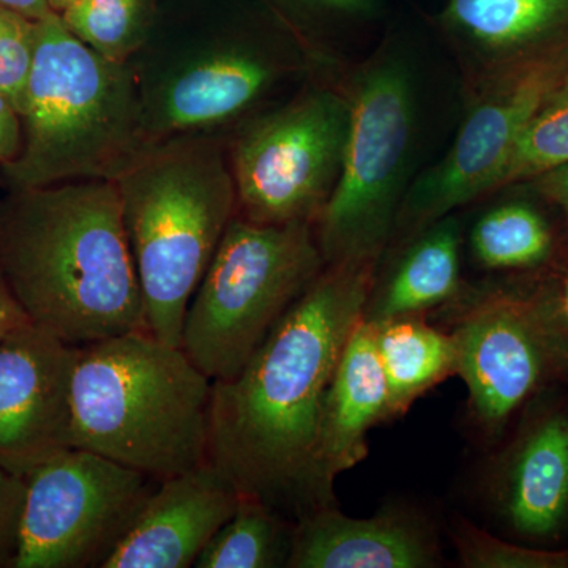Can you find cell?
Masks as SVG:
<instances>
[{
  "mask_svg": "<svg viewBox=\"0 0 568 568\" xmlns=\"http://www.w3.org/2000/svg\"><path fill=\"white\" fill-rule=\"evenodd\" d=\"M376 263L327 264L233 379L213 381L209 462L295 523L335 507L320 465L325 394L364 317Z\"/></svg>",
  "mask_w": 568,
  "mask_h": 568,
  "instance_id": "6da1fadb",
  "label": "cell"
},
{
  "mask_svg": "<svg viewBox=\"0 0 568 568\" xmlns=\"http://www.w3.org/2000/svg\"><path fill=\"white\" fill-rule=\"evenodd\" d=\"M0 275L31 324L67 345L149 331L115 182L9 190Z\"/></svg>",
  "mask_w": 568,
  "mask_h": 568,
  "instance_id": "7a4b0ae2",
  "label": "cell"
},
{
  "mask_svg": "<svg viewBox=\"0 0 568 568\" xmlns=\"http://www.w3.org/2000/svg\"><path fill=\"white\" fill-rule=\"evenodd\" d=\"M18 114L20 153L0 168L7 190L115 182L153 144L132 65L85 47L55 11L36 21Z\"/></svg>",
  "mask_w": 568,
  "mask_h": 568,
  "instance_id": "3957f363",
  "label": "cell"
},
{
  "mask_svg": "<svg viewBox=\"0 0 568 568\" xmlns=\"http://www.w3.org/2000/svg\"><path fill=\"white\" fill-rule=\"evenodd\" d=\"M211 377L149 331L78 347L71 447L164 480L209 463Z\"/></svg>",
  "mask_w": 568,
  "mask_h": 568,
  "instance_id": "277c9868",
  "label": "cell"
},
{
  "mask_svg": "<svg viewBox=\"0 0 568 568\" xmlns=\"http://www.w3.org/2000/svg\"><path fill=\"white\" fill-rule=\"evenodd\" d=\"M115 185L149 332L181 347L186 308L237 215L226 142L220 133L153 142Z\"/></svg>",
  "mask_w": 568,
  "mask_h": 568,
  "instance_id": "5b68a950",
  "label": "cell"
},
{
  "mask_svg": "<svg viewBox=\"0 0 568 568\" xmlns=\"http://www.w3.org/2000/svg\"><path fill=\"white\" fill-rule=\"evenodd\" d=\"M324 267L315 224L235 215L186 308L182 349L212 381L233 379Z\"/></svg>",
  "mask_w": 568,
  "mask_h": 568,
  "instance_id": "8992f818",
  "label": "cell"
},
{
  "mask_svg": "<svg viewBox=\"0 0 568 568\" xmlns=\"http://www.w3.org/2000/svg\"><path fill=\"white\" fill-rule=\"evenodd\" d=\"M450 336L470 416L499 440L541 395L568 386L562 284L544 278L496 286L459 306Z\"/></svg>",
  "mask_w": 568,
  "mask_h": 568,
  "instance_id": "52a82bcc",
  "label": "cell"
},
{
  "mask_svg": "<svg viewBox=\"0 0 568 568\" xmlns=\"http://www.w3.org/2000/svg\"><path fill=\"white\" fill-rule=\"evenodd\" d=\"M342 168L315 233L327 264L377 263L394 226L414 126L405 63L384 61L355 82Z\"/></svg>",
  "mask_w": 568,
  "mask_h": 568,
  "instance_id": "ba28073f",
  "label": "cell"
},
{
  "mask_svg": "<svg viewBox=\"0 0 568 568\" xmlns=\"http://www.w3.org/2000/svg\"><path fill=\"white\" fill-rule=\"evenodd\" d=\"M349 114L345 97L312 89L245 122L227 145L237 216L315 224L338 179Z\"/></svg>",
  "mask_w": 568,
  "mask_h": 568,
  "instance_id": "9c48e42d",
  "label": "cell"
},
{
  "mask_svg": "<svg viewBox=\"0 0 568 568\" xmlns=\"http://www.w3.org/2000/svg\"><path fill=\"white\" fill-rule=\"evenodd\" d=\"M24 478L13 568H102L160 481L78 447Z\"/></svg>",
  "mask_w": 568,
  "mask_h": 568,
  "instance_id": "30bf717a",
  "label": "cell"
},
{
  "mask_svg": "<svg viewBox=\"0 0 568 568\" xmlns=\"http://www.w3.org/2000/svg\"><path fill=\"white\" fill-rule=\"evenodd\" d=\"M567 82L568 37L519 55L469 112L446 159L410 190L403 220L426 226L497 189L519 136Z\"/></svg>",
  "mask_w": 568,
  "mask_h": 568,
  "instance_id": "8fae6325",
  "label": "cell"
},
{
  "mask_svg": "<svg viewBox=\"0 0 568 568\" xmlns=\"http://www.w3.org/2000/svg\"><path fill=\"white\" fill-rule=\"evenodd\" d=\"M152 142L220 133L256 106L282 78L267 51L231 37L181 47H144L129 62Z\"/></svg>",
  "mask_w": 568,
  "mask_h": 568,
  "instance_id": "7c38bea8",
  "label": "cell"
},
{
  "mask_svg": "<svg viewBox=\"0 0 568 568\" xmlns=\"http://www.w3.org/2000/svg\"><path fill=\"white\" fill-rule=\"evenodd\" d=\"M78 346L26 324L0 338V467L26 477L71 447Z\"/></svg>",
  "mask_w": 568,
  "mask_h": 568,
  "instance_id": "4fadbf2b",
  "label": "cell"
},
{
  "mask_svg": "<svg viewBox=\"0 0 568 568\" xmlns=\"http://www.w3.org/2000/svg\"><path fill=\"white\" fill-rule=\"evenodd\" d=\"M491 495L518 536L559 540L568 529V395H541L518 418L497 462Z\"/></svg>",
  "mask_w": 568,
  "mask_h": 568,
  "instance_id": "5bb4252c",
  "label": "cell"
},
{
  "mask_svg": "<svg viewBox=\"0 0 568 568\" xmlns=\"http://www.w3.org/2000/svg\"><path fill=\"white\" fill-rule=\"evenodd\" d=\"M241 493L211 462L152 489L102 568H190L227 521Z\"/></svg>",
  "mask_w": 568,
  "mask_h": 568,
  "instance_id": "9a60e30c",
  "label": "cell"
},
{
  "mask_svg": "<svg viewBox=\"0 0 568 568\" xmlns=\"http://www.w3.org/2000/svg\"><path fill=\"white\" fill-rule=\"evenodd\" d=\"M435 537L414 515L372 518L320 508L294 523L291 568H428L439 564Z\"/></svg>",
  "mask_w": 568,
  "mask_h": 568,
  "instance_id": "2e32d148",
  "label": "cell"
},
{
  "mask_svg": "<svg viewBox=\"0 0 568 568\" xmlns=\"http://www.w3.org/2000/svg\"><path fill=\"white\" fill-rule=\"evenodd\" d=\"M390 394L377 353L376 324L362 317L347 339L325 394L320 428V465L328 484L368 454L366 435L390 420Z\"/></svg>",
  "mask_w": 568,
  "mask_h": 568,
  "instance_id": "e0dca14e",
  "label": "cell"
},
{
  "mask_svg": "<svg viewBox=\"0 0 568 568\" xmlns=\"http://www.w3.org/2000/svg\"><path fill=\"white\" fill-rule=\"evenodd\" d=\"M457 220H437L414 242L383 286H373L364 320L381 324L403 316L424 315L454 301L459 291Z\"/></svg>",
  "mask_w": 568,
  "mask_h": 568,
  "instance_id": "ac0fdd59",
  "label": "cell"
},
{
  "mask_svg": "<svg viewBox=\"0 0 568 568\" xmlns=\"http://www.w3.org/2000/svg\"><path fill=\"white\" fill-rule=\"evenodd\" d=\"M444 17L480 47L518 58L568 37V0H448Z\"/></svg>",
  "mask_w": 568,
  "mask_h": 568,
  "instance_id": "d6986e66",
  "label": "cell"
},
{
  "mask_svg": "<svg viewBox=\"0 0 568 568\" xmlns=\"http://www.w3.org/2000/svg\"><path fill=\"white\" fill-rule=\"evenodd\" d=\"M376 342L394 417L405 414L429 388L457 375L454 338L425 323L422 315L376 324Z\"/></svg>",
  "mask_w": 568,
  "mask_h": 568,
  "instance_id": "ffe728a7",
  "label": "cell"
},
{
  "mask_svg": "<svg viewBox=\"0 0 568 568\" xmlns=\"http://www.w3.org/2000/svg\"><path fill=\"white\" fill-rule=\"evenodd\" d=\"M293 536L291 519L261 500L242 497L233 517L216 530L194 567H287Z\"/></svg>",
  "mask_w": 568,
  "mask_h": 568,
  "instance_id": "44dd1931",
  "label": "cell"
},
{
  "mask_svg": "<svg viewBox=\"0 0 568 568\" xmlns=\"http://www.w3.org/2000/svg\"><path fill=\"white\" fill-rule=\"evenodd\" d=\"M478 263L493 271H536L558 250L547 216L528 203H507L485 213L470 233Z\"/></svg>",
  "mask_w": 568,
  "mask_h": 568,
  "instance_id": "7402d4cb",
  "label": "cell"
},
{
  "mask_svg": "<svg viewBox=\"0 0 568 568\" xmlns=\"http://www.w3.org/2000/svg\"><path fill=\"white\" fill-rule=\"evenodd\" d=\"M59 14L85 47L112 62L126 63L151 39L155 0H74Z\"/></svg>",
  "mask_w": 568,
  "mask_h": 568,
  "instance_id": "603a6c76",
  "label": "cell"
},
{
  "mask_svg": "<svg viewBox=\"0 0 568 568\" xmlns=\"http://www.w3.org/2000/svg\"><path fill=\"white\" fill-rule=\"evenodd\" d=\"M568 163V82L552 95L521 133L500 175L499 186Z\"/></svg>",
  "mask_w": 568,
  "mask_h": 568,
  "instance_id": "cb8c5ba5",
  "label": "cell"
},
{
  "mask_svg": "<svg viewBox=\"0 0 568 568\" xmlns=\"http://www.w3.org/2000/svg\"><path fill=\"white\" fill-rule=\"evenodd\" d=\"M454 540L459 559L467 568H568V549L521 547L466 521L455 528Z\"/></svg>",
  "mask_w": 568,
  "mask_h": 568,
  "instance_id": "d4e9b609",
  "label": "cell"
},
{
  "mask_svg": "<svg viewBox=\"0 0 568 568\" xmlns=\"http://www.w3.org/2000/svg\"><path fill=\"white\" fill-rule=\"evenodd\" d=\"M36 21L0 9V95L17 106L31 74Z\"/></svg>",
  "mask_w": 568,
  "mask_h": 568,
  "instance_id": "484cf974",
  "label": "cell"
},
{
  "mask_svg": "<svg viewBox=\"0 0 568 568\" xmlns=\"http://www.w3.org/2000/svg\"><path fill=\"white\" fill-rule=\"evenodd\" d=\"M26 478L0 467V568H13L20 544Z\"/></svg>",
  "mask_w": 568,
  "mask_h": 568,
  "instance_id": "4316f807",
  "label": "cell"
},
{
  "mask_svg": "<svg viewBox=\"0 0 568 568\" xmlns=\"http://www.w3.org/2000/svg\"><path fill=\"white\" fill-rule=\"evenodd\" d=\"M21 149V119L17 106L0 95V168L17 159Z\"/></svg>",
  "mask_w": 568,
  "mask_h": 568,
  "instance_id": "83f0119b",
  "label": "cell"
},
{
  "mask_svg": "<svg viewBox=\"0 0 568 568\" xmlns=\"http://www.w3.org/2000/svg\"><path fill=\"white\" fill-rule=\"evenodd\" d=\"M538 192L558 205L568 223V163L536 175Z\"/></svg>",
  "mask_w": 568,
  "mask_h": 568,
  "instance_id": "f1b7e54d",
  "label": "cell"
},
{
  "mask_svg": "<svg viewBox=\"0 0 568 568\" xmlns=\"http://www.w3.org/2000/svg\"><path fill=\"white\" fill-rule=\"evenodd\" d=\"M26 324H31V321L22 312L17 298L7 286L6 280L0 275V338Z\"/></svg>",
  "mask_w": 568,
  "mask_h": 568,
  "instance_id": "f546056e",
  "label": "cell"
},
{
  "mask_svg": "<svg viewBox=\"0 0 568 568\" xmlns=\"http://www.w3.org/2000/svg\"><path fill=\"white\" fill-rule=\"evenodd\" d=\"M0 9L13 11L32 21L41 20L52 11L48 0H0Z\"/></svg>",
  "mask_w": 568,
  "mask_h": 568,
  "instance_id": "4dcf8cb0",
  "label": "cell"
},
{
  "mask_svg": "<svg viewBox=\"0 0 568 568\" xmlns=\"http://www.w3.org/2000/svg\"><path fill=\"white\" fill-rule=\"evenodd\" d=\"M320 9L339 11V13H366L375 7V0H302Z\"/></svg>",
  "mask_w": 568,
  "mask_h": 568,
  "instance_id": "1f68e13d",
  "label": "cell"
},
{
  "mask_svg": "<svg viewBox=\"0 0 568 568\" xmlns=\"http://www.w3.org/2000/svg\"><path fill=\"white\" fill-rule=\"evenodd\" d=\"M71 2H74V0H48V6H50V9L55 11V13H61Z\"/></svg>",
  "mask_w": 568,
  "mask_h": 568,
  "instance_id": "d6a6232c",
  "label": "cell"
},
{
  "mask_svg": "<svg viewBox=\"0 0 568 568\" xmlns=\"http://www.w3.org/2000/svg\"><path fill=\"white\" fill-rule=\"evenodd\" d=\"M562 301H564V308H566V312L568 315V275H567L566 282L562 283Z\"/></svg>",
  "mask_w": 568,
  "mask_h": 568,
  "instance_id": "836d02e7",
  "label": "cell"
}]
</instances>
